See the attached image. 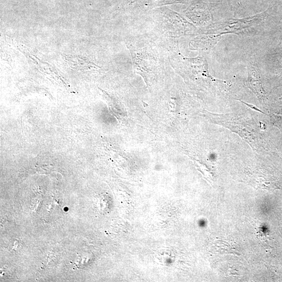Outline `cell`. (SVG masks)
Segmentation results:
<instances>
[{
    "mask_svg": "<svg viewBox=\"0 0 282 282\" xmlns=\"http://www.w3.org/2000/svg\"><path fill=\"white\" fill-rule=\"evenodd\" d=\"M248 77L247 86L252 90L261 103H264L266 92L263 88L259 70L255 62H249L248 66Z\"/></svg>",
    "mask_w": 282,
    "mask_h": 282,
    "instance_id": "obj_3",
    "label": "cell"
},
{
    "mask_svg": "<svg viewBox=\"0 0 282 282\" xmlns=\"http://www.w3.org/2000/svg\"><path fill=\"white\" fill-rule=\"evenodd\" d=\"M267 12L241 19H230L211 25L206 33L222 35L238 34L250 27L257 26L262 22L267 15Z\"/></svg>",
    "mask_w": 282,
    "mask_h": 282,
    "instance_id": "obj_2",
    "label": "cell"
},
{
    "mask_svg": "<svg viewBox=\"0 0 282 282\" xmlns=\"http://www.w3.org/2000/svg\"><path fill=\"white\" fill-rule=\"evenodd\" d=\"M187 0H145V5L150 8L176 4H186Z\"/></svg>",
    "mask_w": 282,
    "mask_h": 282,
    "instance_id": "obj_4",
    "label": "cell"
},
{
    "mask_svg": "<svg viewBox=\"0 0 282 282\" xmlns=\"http://www.w3.org/2000/svg\"><path fill=\"white\" fill-rule=\"evenodd\" d=\"M208 115L213 122L228 128L238 134L254 150L259 151L261 137L259 127L253 119L232 114H214L209 112Z\"/></svg>",
    "mask_w": 282,
    "mask_h": 282,
    "instance_id": "obj_1",
    "label": "cell"
}]
</instances>
